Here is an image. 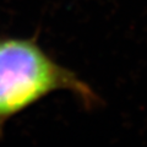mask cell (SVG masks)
Here are the masks:
<instances>
[{"label":"cell","instance_id":"1","mask_svg":"<svg viewBox=\"0 0 147 147\" xmlns=\"http://www.w3.org/2000/svg\"><path fill=\"white\" fill-rule=\"evenodd\" d=\"M70 91L91 105L97 96L33 40L0 39V129L9 119L54 91Z\"/></svg>","mask_w":147,"mask_h":147}]
</instances>
